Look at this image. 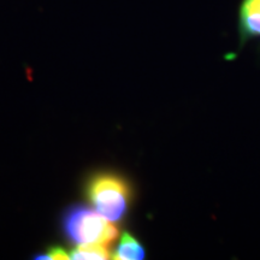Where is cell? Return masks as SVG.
I'll list each match as a JSON object with an SVG mask.
<instances>
[{"label":"cell","instance_id":"obj_1","mask_svg":"<svg viewBox=\"0 0 260 260\" xmlns=\"http://www.w3.org/2000/svg\"><path fill=\"white\" fill-rule=\"evenodd\" d=\"M65 235L76 245L102 243L110 246L119 235L115 223L95 210L74 206L65 212L63 219Z\"/></svg>","mask_w":260,"mask_h":260},{"label":"cell","instance_id":"obj_2","mask_svg":"<svg viewBox=\"0 0 260 260\" xmlns=\"http://www.w3.org/2000/svg\"><path fill=\"white\" fill-rule=\"evenodd\" d=\"M87 198L98 212L112 222L122 219L130 204L129 184L113 174L94 176L87 186Z\"/></svg>","mask_w":260,"mask_h":260},{"label":"cell","instance_id":"obj_3","mask_svg":"<svg viewBox=\"0 0 260 260\" xmlns=\"http://www.w3.org/2000/svg\"><path fill=\"white\" fill-rule=\"evenodd\" d=\"M239 37L241 46L260 38V0H242L239 9Z\"/></svg>","mask_w":260,"mask_h":260},{"label":"cell","instance_id":"obj_4","mask_svg":"<svg viewBox=\"0 0 260 260\" xmlns=\"http://www.w3.org/2000/svg\"><path fill=\"white\" fill-rule=\"evenodd\" d=\"M144 246L135 239L132 234L123 233L121 236V241L118 246L112 252V259L118 260H141L145 258Z\"/></svg>","mask_w":260,"mask_h":260},{"label":"cell","instance_id":"obj_5","mask_svg":"<svg viewBox=\"0 0 260 260\" xmlns=\"http://www.w3.org/2000/svg\"><path fill=\"white\" fill-rule=\"evenodd\" d=\"M70 259L75 260H105L112 258L109 246L102 243H87L79 245L70 252Z\"/></svg>","mask_w":260,"mask_h":260},{"label":"cell","instance_id":"obj_6","mask_svg":"<svg viewBox=\"0 0 260 260\" xmlns=\"http://www.w3.org/2000/svg\"><path fill=\"white\" fill-rule=\"evenodd\" d=\"M35 259H46V260H60V259H70V255L64 251L59 246L51 247L47 252L41 253L35 256Z\"/></svg>","mask_w":260,"mask_h":260}]
</instances>
